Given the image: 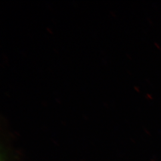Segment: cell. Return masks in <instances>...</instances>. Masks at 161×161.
I'll list each match as a JSON object with an SVG mask.
<instances>
[]
</instances>
